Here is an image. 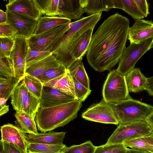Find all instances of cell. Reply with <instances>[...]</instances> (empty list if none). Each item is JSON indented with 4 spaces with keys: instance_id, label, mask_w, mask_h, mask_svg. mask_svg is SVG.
<instances>
[{
    "instance_id": "obj_41",
    "label": "cell",
    "mask_w": 153,
    "mask_h": 153,
    "mask_svg": "<svg viewBox=\"0 0 153 153\" xmlns=\"http://www.w3.org/2000/svg\"><path fill=\"white\" fill-rule=\"evenodd\" d=\"M18 33L17 29L11 24L8 23L0 24V38L14 37Z\"/></svg>"
},
{
    "instance_id": "obj_48",
    "label": "cell",
    "mask_w": 153,
    "mask_h": 153,
    "mask_svg": "<svg viewBox=\"0 0 153 153\" xmlns=\"http://www.w3.org/2000/svg\"><path fill=\"white\" fill-rule=\"evenodd\" d=\"M127 153H149L143 152L131 149L128 148Z\"/></svg>"
},
{
    "instance_id": "obj_42",
    "label": "cell",
    "mask_w": 153,
    "mask_h": 153,
    "mask_svg": "<svg viewBox=\"0 0 153 153\" xmlns=\"http://www.w3.org/2000/svg\"><path fill=\"white\" fill-rule=\"evenodd\" d=\"M5 153H25L13 144L0 140Z\"/></svg>"
},
{
    "instance_id": "obj_36",
    "label": "cell",
    "mask_w": 153,
    "mask_h": 153,
    "mask_svg": "<svg viewBox=\"0 0 153 153\" xmlns=\"http://www.w3.org/2000/svg\"><path fill=\"white\" fill-rule=\"evenodd\" d=\"M123 10L130 15L135 20L141 19L144 17L134 0H122Z\"/></svg>"
},
{
    "instance_id": "obj_1",
    "label": "cell",
    "mask_w": 153,
    "mask_h": 153,
    "mask_svg": "<svg viewBox=\"0 0 153 153\" xmlns=\"http://www.w3.org/2000/svg\"><path fill=\"white\" fill-rule=\"evenodd\" d=\"M129 19L117 13L105 19L92 35L87 59L96 71L111 69L119 62L128 39Z\"/></svg>"
},
{
    "instance_id": "obj_3",
    "label": "cell",
    "mask_w": 153,
    "mask_h": 153,
    "mask_svg": "<svg viewBox=\"0 0 153 153\" xmlns=\"http://www.w3.org/2000/svg\"><path fill=\"white\" fill-rule=\"evenodd\" d=\"M82 102L76 100L51 107H40L35 118L37 129L45 132L64 126L77 117Z\"/></svg>"
},
{
    "instance_id": "obj_50",
    "label": "cell",
    "mask_w": 153,
    "mask_h": 153,
    "mask_svg": "<svg viewBox=\"0 0 153 153\" xmlns=\"http://www.w3.org/2000/svg\"><path fill=\"white\" fill-rule=\"evenodd\" d=\"M0 153H5L4 152L1 143H0Z\"/></svg>"
},
{
    "instance_id": "obj_30",
    "label": "cell",
    "mask_w": 153,
    "mask_h": 153,
    "mask_svg": "<svg viewBox=\"0 0 153 153\" xmlns=\"http://www.w3.org/2000/svg\"><path fill=\"white\" fill-rule=\"evenodd\" d=\"M22 82L29 92L40 99L43 84L40 80L33 76L25 74Z\"/></svg>"
},
{
    "instance_id": "obj_29",
    "label": "cell",
    "mask_w": 153,
    "mask_h": 153,
    "mask_svg": "<svg viewBox=\"0 0 153 153\" xmlns=\"http://www.w3.org/2000/svg\"><path fill=\"white\" fill-rule=\"evenodd\" d=\"M41 11L45 16H58L60 0H35Z\"/></svg>"
},
{
    "instance_id": "obj_27",
    "label": "cell",
    "mask_w": 153,
    "mask_h": 153,
    "mask_svg": "<svg viewBox=\"0 0 153 153\" xmlns=\"http://www.w3.org/2000/svg\"><path fill=\"white\" fill-rule=\"evenodd\" d=\"M126 147L140 152L151 153L152 145L149 136L126 140L122 143Z\"/></svg>"
},
{
    "instance_id": "obj_49",
    "label": "cell",
    "mask_w": 153,
    "mask_h": 153,
    "mask_svg": "<svg viewBox=\"0 0 153 153\" xmlns=\"http://www.w3.org/2000/svg\"><path fill=\"white\" fill-rule=\"evenodd\" d=\"M152 145V150L151 153H153V134L149 136Z\"/></svg>"
},
{
    "instance_id": "obj_5",
    "label": "cell",
    "mask_w": 153,
    "mask_h": 153,
    "mask_svg": "<svg viewBox=\"0 0 153 153\" xmlns=\"http://www.w3.org/2000/svg\"><path fill=\"white\" fill-rule=\"evenodd\" d=\"M103 99L114 104L131 98L127 88L125 76L116 69L110 71L103 84Z\"/></svg>"
},
{
    "instance_id": "obj_6",
    "label": "cell",
    "mask_w": 153,
    "mask_h": 153,
    "mask_svg": "<svg viewBox=\"0 0 153 153\" xmlns=\"http://www.w3.org/2000/svg\"><path fill=\"white\" fill-rule=\"evenodd\" d=\"M153 37L146 39L141 42L132 43L125 48L120 59L119 65L116 70L122 74L125 75L134 68L139 59L152 48Z\"/></svg>"
},
{
    "instance_id": "obj_28",
    "label": "cell",
    "mask_w": 153,
    "mask_h": 153,
    "mask_svg": "<svg viewBox=\"0 0 153 153\" xmlns=\"http://www.w3.org/2000/svg\"><path fill=\"white\" fill-rule=\"evenodd\" d=\"M63 143L50 145L29 142L28 153H61L67 147Z\"/></svg>"
},
{
    "instance_id": "obj_12",
    "label": "cell",
    "mask_w": 153,
    "mask_h": 153,
    "mask_svg": "<svg viewBox=\"0 0 153 153\" xmlns=\"http://www.w3.org/2000/svg\"><path fill=\"white\" fill-rule=\"evenodd\" d=\"M6 9L38 20L42 14L35 0H10Z\"/></svg>"
},
{
    "instance_id": "obj_23",
    "label": "cell",
    "mask_w": 153,
    "mask_h": 153,
    "mask_svg": "<svg viewBox=\"0 0 153 153\" xmlns=\"http://www.w3.org/2000/svg\"><path fill=\"white\" fill-rule=\"evenodd\" d=\"M94 28L90 29L84 33L74 46L71 54L72 62L76 60L82 59L86 53L90 45Z\"/></svg>"
},
{
    "instance_id": "obj_18",
    "label": "cell",
    "mask_w": 153,
    "mask_h": 153,
    "mask_svg": "<svg viewBox=\"0 0 153 153\" xmlns=\"http://www.w3.org/2000/svg\"><path fill=\"white\" fill-rule=\"evenodd\" d=\"M43 84L56 89L73 97L77 100L74 79L68 70L63 75Z\"/></svg>"
},
{
    "instance_id": "obj_14",
    "label": "cell",
    "mask_w": 153,
    "mask_h": 153,
    "mask_svg": "<svg viewBox=\"0 0 153 153\" xmlns=\"http://www.w3.org/2000/svg\"><path fill=\"white\" fill-rule=\"evenodd\" d=\"M76 100H77L73 96L53 88L43 85L40 99V107H51Z\"/></svg>"
},
{
    "instance_id": "obj_19",
    "label": "cell",
    "mask_w": 153,
    "mask_h": 153,
    "mask_svg": "<svg viewBox=\"0 0 153 153\" xmlns=\"http://www.w3.org/2000/svg\"><path fill=\"white\" fill-rule=\"evenodd\" d=\"M66 133L65 132L53 131L38 133L37 134H28L27 139L29 143L46 144H63Z\"/></svg>"
},
{
    "instance_id": "obj_45",
    "label": "cell",
    "mask_w": 153,
    "mask_h": 153,
    "mask_svg": "<svg viewBox=\"0 0 153 153\" xmlns=\"http://www.w3.org/2000/svg\"><path fill=\"white\" fill-rule=\"evenodd\" d=\"M145 90L149 95L153 96V76L147 78Z\"/></svg>"
},
{
    "instance_id": "obj_39",
    "label": "cell",
    "mask_w": 153,
    "mask_h": 153,
    "mask_svg": "<svg viewBox=\"0 0 153 153\" xmlns=\"http://www.w3.org/2000/svg\"><path fill=\"white\" fill-rule=\"evenodd\" d=\"M52 54V53L49 51L32 50L29 48L26 58V68Z\"/></svg>"
},
{
    "instance_id": "obj_37",
    "label": "cell",
    "mask_w": 153,
    "mask_h": 153,
    "mask_svg": "<svg viewBox=\"0 0 153 153\" xmlns=\"http://www.w3.org/2000/svg\"><path fill=\"white\" fill-rule=\"evenodd\" d=\"M62 65L50 69L42 76L40 80L43 84L64 74L68 71Z\"/></svg>"
},
{
    "instance_id": "obj_26",
    "label": "cell",
    "mask_w": 153,
    "mask_h": 153,
    "mask_svg": "<svg viewBox=\"0 0 153 153\" xmlns=\"http://www.w3.org/2000/svg\"><path fill=\"white\" fill-rule=\"evenodd\" d=\"M68 70L72 76L84 86L90 88V80L85 71L82 59L75 61L70 66Z\"/></svg>"
},
{
    "instance_id": "obj_2",
    "label": "cell",
    "mask_w": 153,
    "mask_h": 153,
    "mask_svg": "<svg viewBox=\"0 0 153 153\" xmlns=\"http://www.w3.org/2000/svg\"><path fill=\"white\" fill-rule=\"evenodd\" d=\"M102 15V13H97L72 22L69 29L48 50L66 69L68 70L73 63L71 54L74 46L84 33L94 28Z\"/></svg>"
},
{
    "instance_id": "obj_13",
    "label": "cell",
    "mask_w": 153,
    "mask_h": 153,
    "mask_svg": "<svg viewBox=\"0 0 153 153\" xmlns=\"http://www.w3.org/2000/svg\"><path fill=\"white\" fill-rule=\"evenodd\" d=\"M1 140L17 146L25 153H28L29 143L27 135L20 128L13 124L8 123L1 126Z\"/></svg>"
},
{
    "instance_id": "obj_34",
    "label": "cell",
    "mask_w": 153,
    "mask_h": 153,
    "mask_svg": "<svg viewBox=\"0 0 153 153\" xmlns=\"http://www.w3.org/2000/svg\"><path fill=\"white\" fill-rule=\"evenodd\" d=\"M128 148L123 143L105 144L96 146L94 153H127Z\"/></svg>"
},
{
    "instance_id": "obj_9",
    "label": "cell",
    "mask_w": 153,
    "mask_h": 153,
    "mask_svg": "<svg viewBox=\"0 0 153 153\" xmlns=\"http://www.w3.org/2000/svg\"><path fill=\"white\" fill-rule=\"evenodd\" d=\"M84 119L90 121L116 125L119 123L115 116L112 105L103 99L99 103L94 104L82 114Z\"/></svg>"
},
{
    "instance_id": "obj_11",
    "label": "cell",
    "mask_w": 153,
    "mask_h": 153,
    "mask_svg": "<svg viewBox=\"0 0 153 153\" xmlns=\"http://www.w3.org/2000/svg\"><path fill=\"white\" fill-rule=\"evenodd\" d=\"M7 15V23L18 30L17 36H23L27 39L34 34L38 21L6 10Z\"/></svg>"
},
{
    "instance_id": "obj_40",
    "label": "cell",
    "mask_w": 153,
    "mask_h": 153,
    "mask_svg": "<svg viewBox=\"0 0 153 153\" xmlns=\"http://www.w3.org/2000/svg\"><path fill=\"white\" fill-rule=\"evenodd\" d=\"M73 78L77 100L82 102H83L90 94L91 91L90 88H86L76 79Z\"/></svg>"
},
{
    "instance_id": "obj_51",
    "label": "cell",
    "mask_w": 153,
    "mask_h": 153,
    "mask_svg": "<svg viewBox=\"0 0 153 153\" xmlns=\"http://www.w3.org/2000/svg\"><path fill=\"white\" fill-rule=\"evenodd\" d=\"M153 48V45H152V48Z\"/></svg>"
},
{
    "instance_id": "obj_10",
    "label": "cell",
    "mask_w": 153,
    "mask_h": 153,
    "mask_svg": "<svg viewBox=\"0 0 153 153\" xmlns=\"http://www.w3.org/2000/svg\"><path fill=\"white\" fill-rule=\"evenodd\" d=\"M28 48L27 39L16 36L15 47L10 58L13 65L14 77L20 82L25 75L26 58Z\"/></svg>"
},
{
    "instance_id": "obj_4",
    "label": "cell",
    "mask_w": 153,
    "mask_h": 153,
    "mask_svg": "<svg viewBox=\"0 0 153 153\" xmlns=\"http://www.w3.org/2000/svg\"><path fill=\"white\" fill-rule=\"evenodd\" d=\"M112 105L119 124L145 120L153 110V106L131 98Z\"/></svg>"
},
{
    "instance_id": "obj_35",
    "label": "cell",
    "mask_w": 153,
    "mask_h": 153,
    "mask_svg": "<svg viewBox=\"0 0 153 153\" xmlns=\"http://www.w3.org/2000/svg\"><path fill=\"white\" fill-rule=\"evenodd\" d=\"M16 37L0 38V57H10L15 47Z\"/></svg>"
},
{
    "instance_id": "obj_21",
    "label": "cell",
    "mask_w": 153,
    "mask_h": 153,
    "mask_svg": "<svg viewBox=\"0 0 153 153\" xmlns=\"http://www.w3.org/2000/svg\"><path fill=\"white\" fill-rule=\"evenodd\" d=\"M125 76L129 92L136 93L145 90L147 78L142 74L139 68H134Z\"/></svg>"
},
{
    "instance_id": "obj_15",
    "label": "cell",
    "mask_w": 153,
    "mask_h": 153,
    "mask_svg": "<svg viewBox=\"0 0 153 153\" xmlns=\"http://www.w3.org/2000/svg\"><path fill=\"white\" fill-rule=\"evenodd\" d=\"M152 37H153V22L151 21L136 20L129 28L128 39L130 43H138Z\"/></svg>"
},
{
    "instance_id": "obj_47",
    "label": "cell",
    "mask_w": 153,
    "mask_h": 153,
    "mask_svg": "<svg viewBox=\"0 0 153 153\" xmlns=\"http://www.w3.org/2000/svg\"><path fill=\"white\" fill-rule=\"evenodd\" d=\"M145 120L153 132V110L147 117Z\"/></svg>"
},
{
    "instance_id": "obj_17",
    "label": "cell",
    "mask_w": 153,
    "mask_h": 153,
    "mask_svg": "<svg viewBox=\"0 0 153 153\" xmlns=\"http://www.w3.org/2000/svg\"><path fill=\"white\" fill-rule=\"evenodd\" d=\"M61 65L52 54L30 65L26 68V74L40 80L43 74L48 70Z\"/></svg>"
},
{
    "instance_id": "obj_33",
    "label": "cell",
    "mask_w": 153,
    "mask_h": 153,
    "mask_svg": "<svg viewBox=\"0 0 153 153\" xmlns=\"http://www.w3.org/2000/svg\"><path fill=\"white\" fill-rule=\"evenodd\" d=\"M96 146L90 140L65 148L61 153H94Z\"/></svg>"
},
{
    "instance_id": "obj_22",
    "label": "cell",
    "mask_w": 153,
    "mask_h": 153,
    "mask_svg": "<svg viewBox=\"0 0 153 153\" xmlns=\"http://www.w3.org/2000/svg\"><path fill=\"white\" fill-rule=\"evenodd\" d=\"M85 13L88 16L115 8V0H83Z\"/></svg>"
},
{
    "instance_id": "obj_46",
    "label": "cell",
    "mask_w": 153,
    "mask_h": 153,
    "mask_svg": "<svg viewBox=\"0 0 153 153\" xmlns=\"http://www.w3.org/2000/svg\"><path fill=\"white\" fill-rule=\"evenodd\" d=\"M8 18L7 12L0 10V24H5L7 23Z\"/></svg>"
},
{
    "instance_id": "obj_16",
    "label": "cell",
    "mask_w": 153,
    "mask_h": 153,
    "mask_svg": "<svg viewBox=\"0 0 153 153\" xmlns=\"http://www.w3.org/2000/svg\"><path fill=\"white\" fill-rule=\"evenodd\" d=\"M85 13L83 0H60L58 16L78 20Z\"/></svg>"
},
{
    "instance_id": "obj_7",
    "label": "cell",
    "mask_w": 153,
    "mask_h": 153,
    "mask_svg": "<svg viewBox=\"0 0 153 153\" xmlns=\"http://www.w3.org/2000/svg\"><path fill=\"white\" fill-rule=\"evenodd\" d=\"M153 134V132L146 120L119 124L105 144L122 143L127 140L149 136Z\"/></svg>"
},
{
    "instance_id": "obj_32",
    "label": "cell",
    "mask_w": 153,
    "mask_h": 153,
    "mask_svg": "<svg viewBox=\"0 0 153 153\" xmlns=\"http://www.w3.org/2000/svg\"><path fill=\"white\" fill-rule=\"evenodd\" d=\"M20 82L14 77L7 78L0 76V97L7 100L15 86Z\"/></svg>"
},
{
    "instance_id": "obj_43",
    "label": "cell",
    "mask_w": 153,
    "mask_h": 153,
    "mask_svg": "<svg viewBox=\"0 0 153 153\" xmlns=\"http://www.w3.org/2000/svg\"><path fill=\"white\" fill-rule=\"evenodd\" d=\"M140 10L144 17H146L150 14L149 5L146 0H134Z\"/></svg>"
},
{
    "instance_id": "obj_44",
    "label": "cell",
    "mask_w": 153,
    "mask_h": 153,
    "mask_svg": "<svg viewBox=\"0 0 153 153\" xmlns=\"http://www.w3.org/2000/svg\"><path fill=\"white\" fill-rule=\"evenodd\" d=\"M7 100L4 98L0 97V116L7 112L9 110L8 105H6Z\"/></svg>"
},
{
    "instance_id": "obj_38",
    "label": "cell",
    "mask_w": 153,
    "mask_h": 153,
    "mask_svg": "<svg viewBox=\"0 0 153 153\" xmlns=\"http://www.w3.org/2000/svg\"><path fill=\"white\" fill-rule=\"evenodd\" d=\"M0 75L7 78L14 77L13 65L10 57H0Z\"/></svg>"
},
{
    "instance_id": "obj_8",
    "label": "cell",
    "mask_w": 153,
    "mask_h": 153,
    "mask_svg": "<svg viewBox=\"0 0 153 153\" xmlns=\"http://www.w3.org/2000/svg\"><path fill=\"white\" fill-rule=\"evenodd\" d=\"M71 23L58 27L42 33L27 39L29 48L32 50L48 51L69 29Z\"/></svg>"
},
{
    "instance_id": "obj_24",
    "label": "cell",
    "mask_w": 153,
    "mask_h": 153,
    "mask_svg": "<svg viewBox=\"0 0 153 153\" xmlns=\"http://www.w3.org/2000/svg\"><path fill=\"white\" fill-rule=\"evenodd\" d=\"M15 116L16 120V124L24 132L35 134L38 133L35 116H30L22 111H16Z\"/></svg>"
},
{
    "instance_id": "obj_31",
    "label": "cell",
    "mask_w": 153,
    "mask_h": 153,
    "mask_svg": "<svg viewBox=\"0 0 153 153\" xmlns=\"http://www.w3.org/2000/svg\"><path fill=\"white\" fill-rule=\"evenodd\" d=\"M40 105V99L29 91L23 102L22 111L30 116L36 117Z\"/></svg>"
},
{
    "instance_id": "obj_20",
    "label": "cell",
    "mask_w": 153,
    "mask_h": 153,
    "mask_svg": "<svg viewBox=\"0 0 153 153\" xmlns=\"http://www.w3.org/2000/svg\"><path fill=\"white\" fill-rule=\"evenodd\" d=\"M71 20L58 16H42L38 21L33 35H39L59 26L69 24Z\"/></svg>"
},
{
    "instance_id": "obj_25",
    "label": "cell",
    "mask_w": 153,
    "mask_h": 153,
    "mask_svg": "<svg viewBox=\"0 0 153 153\" xmlns=\"http://www.w3.org/2000/svg\"><path fill=\"white\" fill-rule=\"evenodd\" d=\"M28 92L22 81L15 86L10 97L11 104L16 111H22L23 102Z\"/></svg>"
}]
</instances>
